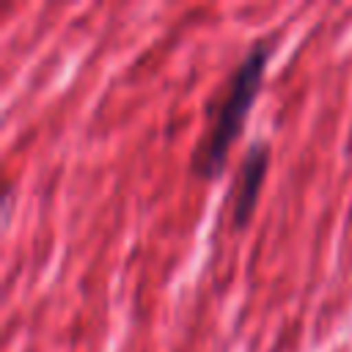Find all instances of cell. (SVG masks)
<instances>
[{
    "label": "cell",
    "instance_id": "6da1fadb",
    "mask_svg": "<svg viewBox=\"0 0 352 352\" xmlns=\"http://www.w3.org/2000/svg\"><path fill=\"white\" fill-rule=\"evenodd\" d=\"M270 52H272V41H256L248 50V55L239 60V66L234 69L231 80L223 88V96H220L217 107L212 110V124H209L206 135L201 138V143L192 151L190 168H192L195 176L212 179L223 170L228 148L236 140L253 99L258 96Z\"/></svg>",
    "mask_w": 352,
    "mask_h": 352
},
{
    "label": "cell",
    "instance_id": "7a4b0ae2",
    "mask_svg": "<svg viewBox=\"0 0 352 352\" xmlns=\"http://www.w3.org/2000/svg\"><path fill=\"white\" fill-rule=\"evenodd\" d=\"M267 165H270V146L261 143V140L250 143L248 151H245L239 179H236V187H234V201H231L234 228H242L250 220V214L256 209V201H258V192H261V184H264Z\"/></svg>",
    "mask_w": 352,
    "mask_h": 352
}]
</instances>
